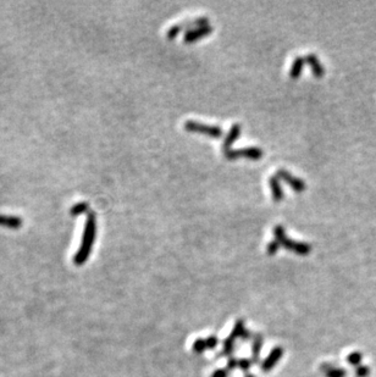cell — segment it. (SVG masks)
Listing matches in <instances>:
<instances>
[{
    "instance_id": "6da1fadb",
    "label": "cell",
    "mask_w": 376,
    "mask_h": 377,
    "mask_svg": "<svg viewBox=\"0 0 376 377\" xmlns=\"http://www.w3.org/2000/svg\"><path fill=\"white\" fill-rule=\"evenodd\" d=\"M95 236H97V218H95V214L94 213H89L88 216H87L81 246H79V249L77 251L76 255L74 258V263L76 265H83L87 261V259L89 258L94 241H95Z\"/></svg>"
},
{
    "instance_id": "7a4b0ae2",
    "label": "cell",
    "mask_w": 376,
    "mask_h": 377,
    "mask_svg": "<svg viewBox=\"0 0 376 377\" xmlns=\"http://www.w3.org/2000/svg\"><path fill=\"white\" fill-rule=\"evenodd\" d=\"M274 235H275V241H277L280 243V246L285 247V248L290 249V251H295V253L299 254V255H308L312 251V246L304 242H297L293 241L291 238H288L286 236L285 230L281 225L275 226L274 228Z\"/></svg>"
},
{
    "instance_id": "3957f363",
    "label": "cell",
    "mask_w": 376,
    "mask_h": 377,
    "mask_svg": "<svg viewBox=\"0 0 376 377\" xmlns=\"http://www.w3.org/2000/svg\"><path fill=\"white\" fill-rule=\"evenodd\" d=\"M185 129L188 132H196V133H203L211 138H220L224 134L221 127L214 126V125H205L202 122L188 120L185 122Z\"/></svg>"
},
{
    "instance_id": "277c9868",
    "label": "cell",
    "mask_w": 376,
    "mask_h": 377,
    "mask_svg": "<svg viewBox=\"0 0 376 377\" xmlns=\"http://www.w3.org/2000/svg\"><path fill=\"white\" fill-rule=\"evenodd\" d=\"M209 25V18L208 17H196V18H188V20L183 21V22L176 23L172 27H170L166 32V37L169 39H173L181 31L186 30V32L192 28L201 27V26Z\"/></svg>"
},
{
    "instance_id": "5b68a950",
    "label": "cell",
    "mask_w": 376,
    "mask_h": 377,
    "mask_svg": "<svg viewBox=\"0 0 376 377\" xmlns=\"http://www.w3.org/2000/svg\"><path fill=\"white\" fill-rule=\"evenodd\" d=\"M226 159L235 160L239 159V157H246V159L252 160H259L263 157V152L260 148L258 147H249V148H242V149H230L224 153Z\"/></svg>"
},
{
    "instance_id": "8992f818",
    "label": "cell",
    "mask_w": 376,
    "mask_h": 377,
    "mask_svg": "<svg viewBox=\"0 0 376 377\" xmlns=\"http://www.w3.org/2000/svg\"><path fill=\"white\" fill-rule=\"evenodd\" d=\"M276 176L280 180L286 181V182L290 185V187L292 188V189H295L296 192H303V190H305V188H307V185H305L304 181L293 176L290 171H287V170L285 169L277 170Z\"/></svg>"
},
{
    "instance_id": "52a82bcc",
    "label": "cell",
    "mask_w": 376,
    "mask_h": 377,
    "mask_svg": "<svg viewBox=\"0 0 376 377\" xmlns=\"http://www.w3.org/2000/svg\"><path fill=\"white\" fill-rule=\"evenodd\" d=\"M213 30L214 28L213 26H210V23L205 26H201V27L192 28V30L187 31V32L185 33L183 42H185V43H193V42H197L198 39L210 34V33L213 32Z\"/></svg>"
},
{
    "instance_id": "ba28073f",
    "label": "cell",
    "mask_w": 376,
    "mask_h": 377,
    "mask_svg": "<svg viewBox=\"0 0 376 377\" xmlns=\"http://www.w3.org/2000/svg\"><path fill=\"white\" fill-rule=\"evenodd\" d=\"M282 354H283V349H282L281 347H276L272 349V352L270 353L269 357L266 358V359L263 361L262 364V369L264 372H267L270 371V370L272 369V367L275 366V365L277 364V361L280 360V358L282 357Z\"/></svg>"
},
{
    "instance_id": "9c48e42d",
    "label": "cell",
    "mask_w": 376,
    "mask_h": 377,
    "mask_svg": "<svg viewBox=\"0 0 376 377\" xmlns=\"http://www.w3.org/2000/svg\"><path fill=\"white\" fill-rule=\"evenodd\" d=\"M242 131V126L239 124H235L234 126L231 127L230 132L227 133V136L225 137L224 144H222V152H227V150L231 149V145L234 144L235 141L238 140L239 134H241Z\"/></svg>"
},
{
    "instance_id": "30bf717a",
    "label": "cell",
    "mask_w": 376,
    "mask_h": 377,
    "mask_svg": "<svg viewBox=\"0 0 376 377\" xmlns=\"http://www.w3.org/2000/svg\"><path fill=\"white\" fill-rule=\"evenodd\" d=\"M305 61H307L308 63L310 65V67H312L313 70V74L315 75L316 77H323L324 74H325V70H324V66L321 65L320 60H319L318 56L315 55V54H308L307 56H305Z\"/></svg>"
},
{
    "instance_id": "8fae6325",
    "label": "cell",
    "mask_w": 376,
    "mask_h": 377,
    "mask_svg": "<svg viewBox=\"0 0 376 377\" xmlns=\"http://www.w3.org/2000/svg\"><path fill=\"white\" fill-rule=\"evenodd\" d=\"M269 185L270 188H271V193H272V199L275 202H281L283 199V190H282L281 183H280V178L277 177L276 175L271 176L269 178Z\"/></svg>"
},
{
    "instance_id": "7c38bea8",
    "label": "cell",
    "mask_w": 376,
    "mask_h": 377,
    "mask_svg": "<svg viewBox=\"0 0 376 377\" xmlns=\"http://www.w3.org/2000/svg\"><path fill=\"white\" fill-rule=\"evenodd\" d=\"M0 226L8 228H13V230H17L22 226V219L18 216H10V215H3L0 214Z\"/></svg>"
},
{
    "instance_id": "4fadbf2b",
    "label": "cell",
    "mask_w": 376,
    "mask_h": 377,
    "mask_svg": "<svg viewBox=\"0 0 376 377\" xmlns=\"http://www.w3.org/2000/svg\"><path fill=\"white\" fill-rule=\"evenodd\" d=\"M304 63H305V58H303V56H297V58L295 59V61H293L292 63V67H291L290 70L291 79H298V77L300 76L303 66H304Z\"/></svg>"
},
{
    "instance_id": "5bb4252c",
    "label": "cell",
    "mask_w": 376,
    "mask_h": 377,
    "mask_svg": "<svg viewBox=\"0 0 376 377\" xmlns=\"http://www.w3.org/2000/svg\"><path fill=\"white\" fill-rule=\"evenodd\" d=\"M263 346V337L260 334H257L254 337V342H253V357H252V361L253 362H258L259 361V354H260V349H262Z\"/></svg>"
},
{
    "instance_id": "9a60e30c",
    "label": "cell",
    "mask_w": 376,
    "mask_h": 377,
    "mask_svg": "<svg viewBox=\"0 0 376 377\" xmlns=\"http://www.w3.org/2000/svg\"><path fill=\"white\" fill-rule=\"evenodd\" d=\"M89 208V204L87 202H78L75 205H72V208L70 209V214L72 216H78L81 214L86 213Z\"/></svg>"
},
{
    "instance_id": "2e32d148",
    "label": "cell",
    "mask_w": 376,
    "mask_h": 377,
    "mask_svg": "<svg viewBox=\"0 0 376 377\" xmlns=\"http://www.w3.org/2000/svg\"><path fill=\"white\" fill-rule=\"evenodd\" d=\"M235 337L230 336L229 338L225 339L224 342V350H222V354L221 355H230L232 354V350H234V346H235Z\"/></svg>"
},
{
    "instance_id": "e0dca14e",
    "label": "cell",
    "mask_w": 376,
    "mask_h": 377,
    "mask_svg": "<svg viewBox=\"0 0 376 377\" xmlns=\"http://www.w3.org/2000/svg\"><path fill=\"white\" fill-rule=\"evenodd\" d=\"M246 331L247 330L244 329L243 321H242V320H238V321L236 322V325H235V329H234V331H232L231 334L235 337V338H238V337L239 338H242Z\"/></svg>"
},
{
    "instance_id": "ac0fdd59",
    "label": "cell",
    "mask_w": 376,
    "mask_h": 377,
    "mask_svg": "<svg viewBox=\"0 0 376 377\" xmlns=\"http://www.w3.org/2000/svg\"><path fill=\"white\" fill-rule=\"evenodd\" d=\"M347 359H348V362L351 365H353V366H358V365L360 364L361 359H363V355H361L359 352H354L352 353V354H349Z\"/></svg>"
},
{
    "instance_id": "d6986e66",
    "label": "cell",
    "mask_w": 376,
    "mask_h": 377,
    "mask_svg": "<svg viewBox=\"0 0 376 377\" xmlns=\"http://www.w3.org/2000/svg\"><path fill=\"white\" fill-rule=\"evenodd\" d=\"M206 349V342L205 339H197L193 345V350L196 353H203Z\"/></svg>"
},
{
    "instance_id": "ffe728a7",
    "label": "cell",
    "mask_w": 376,
    "mask_h": 377,
    "mask_svg": "<svg viewBox=\"0 0 376 377\" xmlns=\"http://www.w3.org/2000/svg\"><path fill=\"white\" fill-rule=\"evenodd\" d=\"M326 377H345L346 376V371L343 369H336V367H332V369L329 370L326 372Z\"/></svg>"
},
{
    "instance_id": "44dd1931",
    "label": "cell",
    "mask_w": 376,
    "mask_h": 377,
    "mask_svg": "<svg viewBox=\"0 0 376 377\" xmlns=\"http://www.w3.org/2000/svg\"><path fill=\"white\" fill-rule=\"evenodd\" d=\"M280 247H281V246H280V243H279V242H277V241L270 242V243L267 244V247H266L267 253H269L270 255H274V254L276 253L277 251H279Z\"/></svg>"
},
{
    "instance_id": "7402d4cb",
    "label": "cell",
    "mask_w": 376,
    "mask_h": 377,
    "mask_svg": "<svg viewBox=\"0 0 376 377\" xmlns=\"http://www.w3.org/2000/svg\"><path fill=\"white\" fill-rule=\"evenodd\" d=\"M253 361L252 360H248V359H241L238 361V366L241 367L243 371H248L249 369H251V366H252Z\"/></svg>"
},
{
    "instance_id": "603a6c76",
    "label": "cell",
    "mask_w": 376,
    "mask_h": 377,
    "mask_svg": "<svg viewBox=\"0 0 376 377\" xmlns=\"http://www.w3.org/2000/svg\"><path fill=\"white\" fill-rule=\"evenodd\" d=\"M369 374H370V369L368 366H359L356 371V375L358 377H366Z\"/></svg>"
},
{
    "instance_id": "cb8c5ba5",
    "label": "cell",
    "mask_w": 376,
    "mask_h": 377,
    "mask_svg": "<svg viewBox=\"0 0 376 377\" xmlns=\"http://www.w3.org/2000/svg\"><path fill=\"white\" fill-rule=\"evenodd\" d=\"M205 342H206V348H209V349H213V348H215L216 346H218V338H216L215 336L208 337V338L205 339Z\"/></svg>"
},
{
    "instance_id": "d4e9b609",
    "label": "cell",
    "mask_w": 376,
    "mask_h": 377,
    "mask_svg": "<svg viewBox=\"0 0 376 377\" xmlns=\"http://www.w3.org/2000/svg\"><path fill=\"white\" fill-rule=\"evenodd\" d=\"M236 366H238V361H237L236 359H234V358H231V359L227 361V369L232 370V369H235Z\"/></svg>"
},
{
    "instance_id": "484cf974",
    "label": "cell",
    "mask_w": 376,
    "mask_h": 377,
    "mask_svg": "<svg viewBox=\"0 0 376 377\" xmlns=\"http://www.w3.org/2000/svg\"><path fill=\"white\" fill-rule=\"evenodd\" d=\"M211 377H227L226 370H216Z\"/></svg>"
},
{
    "instance_id": "4316f807",
    "label": "cell",
    "mask_w": 376,
    "mask_h": 377,
    "mask_svg": "<svg viewBox=\"0 0 376 377\" xmlns=\"http://www.w3.org/2000/svg\"><path fill=\"white\" fill-rule=\"evenodd\" d=\"M246 377H254V376H252V375H247Z\"/></svg>"
}]
</instances>
